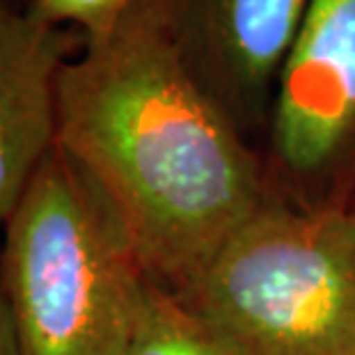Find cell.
I'll return each instance as SVG.
<instances>
[{
    "label": "cell",
    "instance_id": "cell-1",
    "mask_svg": "<svg viewBox=\"0 0 355 355\" xmlns=\"http://www.w3.org/2000/svg\"><path fill=\"white\" fill-rule=\"evenodd\" d=\"M55 142L112 204L147 277L175 296L275 198L261 152L193 80L152 0L64 62Z\"/></svg>",
    "mask_w": 355,
    "mask_h": 355
},
{
    "label": "cell",
    "instance_id": "cell-2",
    "mask_svg": "<svg viewBox=\"0 0 355 355\" xmlns=\"http://www.w3.org/2000/svg\"><path fill=\"white\" fill-rule=\"evenodd\" d=\"M147 279L112 204L55 142L5 223L0 291L21 355H126Z\"/></svg>",
    "mask_w": 355,
    "mask_h": 355
},
{
    "label": "cell",
    "instance_id": "cell-3",
    "mask_svg": "<svg viewBox=\"0 0 355 355\" xmlns=\"http://www.w3.org/2000/svg\"><path fill=\"white\" fill-rule=\"evenodd\" d=\"M179 298L241 355H355V214L273 198Z\"/></svg>",
    "mask_w": 355,
    "mask_h": 355
},
{
    "label": "cell",
    "instance_id": "cell-4",
    "mask_svg": "<svg viewBox=\"0 0 355 355\" xmlns=\"http://www.w3.org/2000/svg\"><path fill=\"white\" fill-rule=\"evenodd\" d=\"M270 191L309 211L355 202V0H309L261 147Z\"/></svg>",
    "mask_w": 355,
    "mask_h": 355
},
{
    "label": "cell",
    "instance_id": "cell-5",
    "mask_svg": "<svg viewBox=\"0 0 355 355\" xmlns=\"http://www.w3.org/2000/svg\"><path fill=\"white\" fill-rule=\"evenodd\" d=\"M193 80L261 152L309 0H152Z\"/></svg>",
    "mask_w": 355,
    "mask_h": 355
},
{
    "label": "cell",
    "instance_id": "cell-6",
    "mask_svg": "<svg viewBox=\"0 0 355 355\" xmlns=\"http://www.w3.org/2000/svg\"><path fill=\"white\" fill-rule=\"evenodd\" d=\"M73 33L0 7V225L58 140V78Z\"/></svg>",
    "mask_w": 355,
    "mask_h": 355
},
{
    "label": "cell",
    "instance_id": "cell-7",
    "mask_svg": "<svg viewBox=\"0 0 355 355\" xmlns=\"http://www.w3.org/2000/svg\"><path fill=\"white\" fill-rule=\"evenodd\" d=\"M126 355H241L175 293L147 279Z\"/></svg>",
    "mask_w": 355,
    "mask_h": 355
},
{
    "label": "cell",
    "instance_id": "cell-8",
    "mask_svg": "<svg viewBox=\"0 0 355 355\" xmlns=\"http://www.w3.org/2000/svg\"><path fill=\"white\" fill-rule=\"evenodd\" d=\"M147 0H35L28 12L49 26H73L85 40H99Z\"/></svg>",
    "mask_w": 355,
    "mask_h": 355
},
{
    "label": "cell",
    "instance_id": "cell-9",
    "mask_svg": "<svg viewBox=\"0 0 355 355\" xmlns=\"http://www.w3.org/2000/svg\"><path fill=\"white\" fill-rule=\"evenodd\" d=\"M0 355H21V349L17 344V335H14L10 312H7L3 291H0Z\"/></svg>",
    "mask_w": 355,
    "mask_h": 355
},
{
    "label": "cell",
    "instance_id": "cell-10",
    "mask_svg": "<svg viewBox=\"0 0 355 355\" xmlns=\"http://www.w3.org/2000/svg\"><path fill=\"white\" fill-rule=\"evenodd\" d=\"M0 7H7V5H5V0H0Z\"/></svg>",
    "mask_w": 355,
    "mask_h": 355
},
{
    "label": "cell",
    "instance_id": "cell-11",
    "mask_svg": "<svg viewBox=\"0 0 355 355\" xmlns=\"http://www.w3.org/2000/svg\"><path fill=\"white\" fill-rule=\"evenodd\" d=\"M351 211H353V214H355V202H353V207H351Z\"/></svg>",
    "mask_w": 355,
    "mask_h": 355
}]
</instances>
